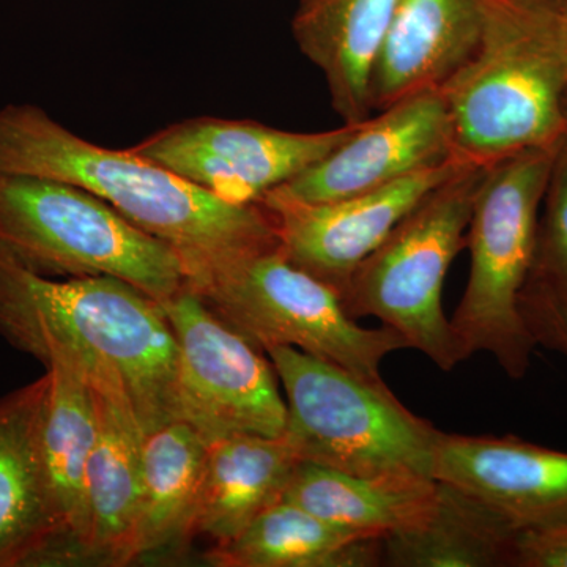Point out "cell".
I'll return each instance as SVG.
<instances>
[{"instance_id": "obj_1", "label": "cell", "mask_w": 567, "mask_h": 567, "mask_svg": "<svg viewBox=\"0 0 567 567\" xmlns=\"http://www.w3.org/2000/svg\"><path fill=\"white\" fill-rule=\"evenodd\" d=\"M0 336L92 386H121L145 435L178 420L177 339L163 305L111 276L50 278L0 251Z\"/></svg>"}, {"instance_id": "obj_2", "label": "cell", "mask_w": 567, "mask_h": 567, "mask_svg": "<svg viewBox=\"0 0 567 567\" xmlns=\"http://www.w3.org/2000/svg\"><path fill=\"white\" fill-rule=\"evenodd\" d=\"M0 174L80 186L182 257L188 281L279 246L262 204H233L125 148L78 136L35 104L0 110Z\"/></svg>"}, {"instance_id": "obj_3", "label": "cell", "mask_w": 567, "mask_h": 567, "mask_svg": "<svg viewBox=\"0 0 567 567\" xmlns=\"http://www.w3.org/2000/svg\"><path fill=\"white\" fill-rule=\"evenodd\" d=\"M454 155L492 164L567 136V63L544 0H487L483 39L440 89Z\"/></svg>"}, {"instance_id": "obj_4", "label": "cell", "mask_w": 567, "mask_h": 567, "mask_svg": "<svg viewBox=\"0 0 567 567\" xmlns=\"http://www.w3.org/2000/svg\"><path fill=\"white\" fill-rule=\"evenodd\" d=\"M0 251L50 278L111 276L159 303L188 286L171 246L76 185L0 174Z\"/></svg>"}, {"instance_id": "obj_5", "label": "cell", "mask_w": 567, "mask_h": 567, "mask_svg": "<svg viewBox=\"0 0 567 567\" xmlns=\"http://www.w3.org/2000/svg\"><path fill=\"white\" fill-rule=\"evenodd\" d=\"M557 147L516 153L488 166L466 233L468 282L450 319L466 360L492 354L513 379L527 374L537 347L522 317L520 295L535 262Z\"/></svg>"}, {"instance_id": "obj_6", "label": "cell", "mask_w": 567, "mask_h": 567, "mask_svg": "<svg viewBox=\"0 0 567 567\" xmlns=\"http://www.w3.org/2000/svg\"><path fill=\"white\" fill-rule=\"evenodd\" d=\"M491 164H468L432 189L364 260L341 292L354 320L375 317L442 371L466 360L443 309L451 264L466 248Z\"/></svg>"}, {"instance_id": "obj_7", "label": "cell", "mask_w": 567, "mask_h": 567, "mask_svg": "<svg viewBox=\"0 0 567 567\" xmlns=\"http://www.w3.org/2000/svg\"><path fill=\"white\" fill-rule=\"evenodd\" d=\"M287 405L284 435L300 462L353 475L432 476L440 431L388 385L292 349H268Z\"/></svg>"}, {"instance_id": "obj_8", "label": "cell", "mask_w": 567, "mask_h": 567, "mask_svg": "<svg viewBox=\"0 0 567 567\" xmlns=\"http://www.w3.org/2000/svg\"><path fill=\"white\" fill-rule=\"evenodd\" d=\"M188 287L264 352L292 347L375 385H386L388 354L409 349L391 328L361 327L333 287L290 262L279 246L218 265L189 279Z\"/></svg>"}, {"instance_id": "obj_9", "label": "cell", "mask_w": 567, "mask_h": 567, "mask_svg": "<svg viewBox=\"0 0 567 567\" xmlns=\"http://www.w3.org/2000/svg\"><path fill=\"white\" fill-rule=\"evenodd\" d=\"M162 305L177 339L178 420L207 445L234 435H282L286 399L268 354L188 286Z\"/></svg>"}, {"instance_id": "obj_10", "label": "cell", "mask_w": 567, "mask_h": 567, "mask_svg": "<svg viewBox=\"0 0 567 567\" xmlns=\"http://www.w3.org/2000/svg\"><path fill=\"white\" fill-rule=\"evenodd\" d=\"M357 126L292 133L252 121L196 117L166 126L130 151L227 203L257 204L344 144Z\"/></svg>"}, {"instance_id": "obj_11", "label": "cell", "mask_w": 567, "mask_h": 567, "mask_svg": "<svg viewBox=\"0 0 567 567\" xmlns=\"http://www.w3.org/2000/svg\"><path fill=\"white\" fill-rule=\"evenodd\" d=\"M450 159L458 158L445 99L440 91H425L374 112L330 155L265 196L300 204L334 203Z\"/></svg>"}, {"instance_id": "obj_12", "label": "cell", "mask_w": 567, "mask_h": 567, "mask_svg": "<svg viewBox=\"0 0 567 567\" xmlns=\"http://www.w3.org/2000/svg\"><path fill=\"white\" fill-rule=\"evenodd\" d=\"M472 163L461 159L406 175L372 192L324 204H300L265 196L279 248L297 267L333 287L341 297L350 276L391 230L435 189Z\"/></svg>"}, {"instance_id": "obj_13", "label": "cell", "mask_w": 567, "mask_h": 567, "mask_svg": "<svg viewBox=\"0 0 567 567\" xmlns=\"http://www.w3.org/2000/svg\"><path fill=\"white\" fill-rule=\"evenodd\" d=\"M432 476L456 486L518 533L567 527V453L516 435L440 432Z\"/></svg>"}, {"instance_id": "obj_14", "label": "cell", "mask_w": 567, "mask_h": 567, "mask_svg": "<svg viewBox=\"0 0 567 567\" xmlns=\"http://www.w3.org/2000/svg\"><path fill=\"white\" fill-rule=\"evenodd\" d=\"M487 0H398L369 84L372 112L440 91L483 39Z\"/></svg>"}, {"instance_id": "obj_15", "label": "cell", "mask_w": 567, "mask_h": 567, "mask_svg": "<svg viewBox=\"0 0 567 567\" xmlns=\"http://www.w3.org/2000/svg\"><path fill=\"white\" fill-rule=\"evenodd\" d=\"M48 374L0 399V567L52 566L61 532L40 427Z\"/></svg>"}, {"instance_id": "obj_16", "label": "cell", "mask_w": 567, "mask_h": 567, "mask_svg": "<svg viewBox=\"0 0 567 567\" xmlns=\"http://www.w3.org/2000/svg\"><path fill=\"white\" fill-rule=\"evenodd\" d=\"M92 391L96 436L87 468V563L128 566L137 559L145 432L125 390Z\"/></svg>"}, {"instance_id": "obj_17", "label": "cell", "mask_w": 567, "mask_h": 567, "mask_svg": "<svg viewBox=\"0 0 567 567\" xmlns=\"http://www.w3.org/2000/svg\"><path fill=\"white\" fill-rule=\"evenodd\" d=\"M44 368L48 390L41 413V458L61 532L52 566L87 563V468L96 436L95 398L76 365L55 360Z\"/></svg>"}, {"instance_id": "obj_18", "label": "cell", "mask_w": 567, "mask_h": 567, "mask_svg": "<svg viewBox=\"0 0 567 567\" xmlns=\"http://www.w3.org/2000/svg\"><path fill=\"white\" fill-rule=\"evenodd\" d=\"M300 464L286 435H234L210 443L183 544L196 537L213 546L229 543L281 502Z\"/></svg>"}, {"instance_id": "obj_19", "label": "cell", "mask_w": 567, "mask_h": 567, "mask_svg": "<svg viewBox=\"0 0 567 567\" xmlns=\"http://www.w3.org/2000/svg\"><path fill=\"white\" fill-rule=\"evenodd\" d=\"M398 0H298L293 39L322 71L331 106L344 123L368 121L372 66Z\"/></svg>"}, {"instance_id": "obj_20", "label": "cell", "mask_w": 567, "mask_h": 567, "mask_svg": "<svg viewBox=\"0 0 567 567\" xmlns=\"http://www.w3.org/2000/svg\"><path fill=\"white\" fill-rule=\"evenodd\" d=\"M436 481L417 475H353L300 462L282 499L303 507L333 527L385 539L427 513Z\"/></svg>"}, {"instance_id": "obj_21", "label": "cell", "mask_w": 567, "mask_h": 567, "mask_svg": "<svg viewBox=\"0 0 567 567\" xmlns=\"http://www.w3.org/2000/svg\"><path fill=\"white\" fill-rule=\"evenodd\" d=\"M518 536L486 503L436 481L427 513L383 539V566L514 567Z\"/></svg>"}, {"instance_id": "obj_22", "label": "cell", "mask_w": 567, "mask_h": 567, "mask_svg": "<svg viewBox=\"0 0 567 567\" xmlns=\"http://www.w3.org/2000/svg\"><path fill=\"white\" fill-rule=\"evenodd\" d=\"M205 559L216 567H375L383 566V539L333 527L281 499Z\"/></svg>"}, {"instance_id": "obj_23", "label": "cell", "mask_w": 567, "mask_h": 567, "mask_svg": "<svg viewBox=\"0 0 567 567\" xmlns=\"http://www.w3.org/2000/svg\"><path fill=\"white\" fill-rule=\"evenodd\" d=\"M208 445L182 420L145 435L137 559L183 544L203 481Z\"/></svg>"}, {"instance_id": "obj_24", "label": "cell", "mask_w": 567, "mask_h": 567, "mask_svg": "<svg viewBox=\"0 0 567 567\" xmlns=\"http://www.w3.org/2000/svg\"><path fill=\"white\" fill-rule=\"evenodd\" d=\"M527 282L567 290V136L555 152L540 207L535 262Z\"/></svg>"}, {"instance_id": "obj_25", "label": "cell", "mask_w": 567, "mask_h": 567, "mask_svg": "<svg viewBox=\"0 0 567 567\" xmlns=\"http://www.w3.org/2000/svg\"><path fill=\"white\" fill-rule=\"evenodd\" d=\"M520 312L536 346L567 354V290L527 282Z\"/></svg>"}, {"instance_id": "obj_26", "label": "cell", "mask_w": 567, "mask_h": 567, "mask_svg": "<svg viewBox=\"0 0 567 567\" xmlns=\"http://www.w3.org/2000/svg\"><path fill=\"white\" fill-rule=\"evenodd\" d=\"M514 567H567V527L522 533Z\"/></svg>"}]
</instances>
